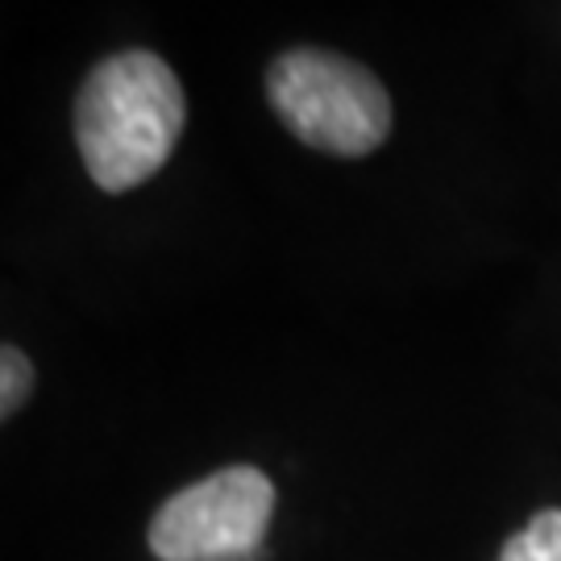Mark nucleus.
Instances as JSON below:
<instances>
[{
  "label": "nucleus",
  "instance_id": "1",
  "mask_svg": "<svg viewBox=\"0 0 561 561\" xmlns=\"http://www.w3.org/2000/svg\"><path fill=\"white\" fill-rule=\"evenodd\" d=\"M187 125V96L171 62L150 50L101 59L76 92V146L101 192H129L159 175Z\"/></svg>",
  "mask_w": 561,
  "mask_h": 561
},
{
  "label": "nucleus",
  "instance_id": "2",
  "mask_svg": "<svg viewBox=\"0 0 561 561\" xmlns=\"http://www.w3.org/2000/svg\"><path fill=\"white\" fill-rule=\"evenodd\" d=\"M266 101L275 117L312 150L337 159H366L391 138V96L362 62L296 46L266 71Z\"/></svg>",
  "mask_w": 561,
  "mask_h": 561
},
{
  "label": "nucleus",
  "instance_id": "3",
  "mask_svg": "<svg viewBox=\"0 0 561 561\" xmlns=\"http://www.w3.org/2000/svg\"><path fill=\"white\" fill-rule=\"evenodd\" d=\"M271 512L275 482L259 466H225L162 503L146 541L159 561H208L262 549Z\"/></svg>",
  "mask_w": 561,
  "mask_h": 561
},
{
  "label": "nucleus",
  "instance_id": "4",
  "mask_svg": "<svg viewBox=\"0 0 561 561\" xmlns=\"http://www.w3.org/2000/svg\"><path fill=\"white\" fill-rule=\"evenodd\" d=\"M500 561H561V507H545L503 541Z\"/></svg>",
  "mask_w": 561,
  "mask_h": 561
},
{
  "label": "nucleus",
  "instance_id": "5",
  "mask_svg": "<svg viewBox=\"0 0 561 561\" xmlns=\"http://www.w3.org/2000/svg\"><path fill=\"white\" fill-rule=\"evenodd\" d=\"M30 391H34V366L18 345H4L0 350V412L13 416L18 408H25Z\"/></svg>",
  "mask_w": 561,
  "mask_h": 561
},
{
  "label": "nucleus",
  "instance_id": "6",
  "mask_svg": "<svg viewBox=\"0 0 561 561\" xmlns=\"http://www.w3.org/2000/svg\"><path fill=\"white\" fill-rule=\"evenodd\" d=\"M208 561H262V549H241V553H221V558Z\"/></svg>",
  "mask_w": 561,
  "mask_h": 561
}]
</instances>
